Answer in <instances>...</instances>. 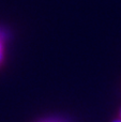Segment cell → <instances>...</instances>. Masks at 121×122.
Listing matches in <instances>:
<instances>
[{
	"instance_id": "cell-1",
	"label": "cell",
	"mask_w": 121,
	"mask_h": 122,
	"mask_svg": "<svg viewBox=\"0 0 121 122\" xmlns=\"http://www.w3.org/2000/svg\"><path fill=\"white\" fill-rule=\"evenodd\" d=\"M1 51H3V45H2L1 41H0V53H1Z\"/></svg>"
},
{
	"instance_id": "cell-2",
	"label": "cell",
	"mask_w": 121,
	"mask_h": 122,
	"mask_svg": "<svg viewBox=\"0 0 121 122\" xmlns=\"http://www.w3.org/2000/svg\"><path fill=\"white\" fill-rule=\"evenodd\" d=\"M113 122H121V119L119 118V119H118V120H115V121H113Z\"/></svg>"
},
{
	"instance_id": "cell-3",
	"label": "cell",
	"mask_w": 121,
	"mask_h": 122,
	"mask_svg": "<svg viewBox=\"0 0 121 122\" xmlns=\"http://www.w3.org/2000/svg\"><path fill=\"white\" fill-rule=\"evenodd\" d=\"M119 118L121 119V109H120V112H119Z\"/></svg>"
}]
</instances>
